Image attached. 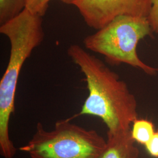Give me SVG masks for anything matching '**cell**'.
Segmentation results:
<instances>
[{"instance_id":"1","label":"cell","mask_w":158,"mask_h":158,"mask_svg":"<svg viewBox=\"0 0 158 158\" xmlns=\"http://www.w3.org/2000/svg\"><path fill=\"white\" fill-rule=\"evenodd\" d=\"M68 56L85 76L89 94L79 114L98 117L106 125L107 134L131 130L138 119L135 97L128 85L98 58L79 45L70 46Z\"/></svg>"},{"instance_id":"7","label":"cell","mask_w":158,"mask_h":158,"mask_svg":"<svg viewBox=\"0 0 158 158\" xmlns=\"http://www.w3.org/2000/svg\"><path fill=\"white\" fill-rule=\"evenodd\" d=\"M131 132L135 141L145 145L155 132V127L149 120L138 118L133 123Z\"/></svg>"},{"instance_id":"12","label":"cell","mask_w":158,"mask_h":158,"mask_svg":"<svg viewBox=\"0 0 158 158\" xmlns=\"http://www.w3.org/2000/svg\"><path fill=\"white\" fill-rule=\"evenodd\" d=\"M61 1H62L63 2L68 4H72L73 5L74 3L77 1V0H60Z\"/></svg>"},{"instance_id":"11","label":"cell","mask_w":158,"mask_h":158,"mask_svg":"<svg viewBox=\"0 0 158 158\" xmlns=\"http://www.w3.org/2000/svg\"><path fill=\"white\" fill-rule=\"evenodd\" d=\"M145 146L149 155L158 158V131H155L152 138Z\"/></svg>"},{"instance_id":"2","label":"cell","mask_w":158,"mask_h":158,"mask_svg":"<svg viewBox=\"0 0 158 158\" xmlns=\"http://www.w3.org/2000/svg\"><path fill=\"white\" fill-rule=\"evenodd\" d=\"M0 32L9 39L11 45L9 61L0 80V154L12 158L17 149L10 138L9 124L15 110L18 81L24 63L44 39L42 17L25 9L1 25Z\"/></svg>"},{"instance_id":"5","label":"cell","mask_w":158,"mask_h":158,"mask_svg":"<svg viewBox=\"0 0 158 158\" xmlns=\"http://www.w3.org/2000/svg\"><path fill=\"white\" fill-rule=\"evenodd\" d=\"M85 23L99 30L122 15L148 18L151 0H77L73 4Z\"/></svg>"},{"instance_id":"9","label":"cell","mask_w":158,"mask_h":158,"mask_svg":"<svg viewBox=\"0 0 158 158\" xmlns=\"http://www.w3.org/2000/svg\"><path fill=\"white\" fill-rule=\"evenodd\" d=\"M51 0H27L25 9L34 15L44 17Z\"/></svg>"},{"instance_id":"13","label":"cell","mask_w":158,"mask_h":158,"mask_svg":"<svg viewBox=\"0 0 158 158\" xmlns=\"http://www.w3.org/2000/svg\"><path fill=\"white\" fill-rule=\"evenodd\" d=\"M157 71H158V69H157Z\"/></svg>"},{"instance_id":"4","label":"cell","mask_w":158,"mask_h":158,"mask_svg":"<svg viewBox=\"0 0 158 158\" xmlns=\"http://www.w3.org/2000/svg\"><path fill=\"white\" fill-rule=\"evenodd\" d=\"M152 31L147 17L122 15L85 38V48L103 55L113 64L125 63L140 69L149 75L156 73L157 69L143 62L137 54L136 48L140 40Z\"/></svg>"},{"instance_id":"8","label":"cell","mask_w":158,"mask_h":158,"mask_svg":"<svg viewBox=\"0 0 158 158\" xmlns=\"http://www.w3.org/2000/svg\"><path fill=\"white\" fill-rule=\"evenodd\" d=\"M27 0H0V25L18 16L25 9Z\"/></svg>"},{"instance_id":"10","label":"cell","mask_w":158,"mask_h":158,"mask_svg":"<svg viewBox=\"0 0 158 158\" xmlns=\"http://www.w3.org/2000/svg\"><path fill=\"white\" fill-rule=\"evenodd\" d=\"M152 7L148 19L152 31L158 33V0H151Z\"/></svg>"},{"instance_id":"6","label":"cell","mask_w":158,"mask_h":158,"mask_svg":"<svg viewBox=\"0 0 158 158\" xmlns=\"http://www.w3.org/2000/svg\"><path fill=\"white\" fill-rule=\"evenodd\" d=\"M135 142L131 130L107 134L106 147L98 158H138L139 151Z\"/></svg>"},{"instance_id":"3","label":"cell","mask_w":158,"mask_h":158,"mask_svg":"<svg viewBox=\"0 0 158 158\" xmlns=\"http://www.w3.org/2000/svg\"><path fill=\"white\" fill-rule=\"evenodd\" d=\"M72 119L57 121L51 131L38 123L32 138L19 150L31 158H98L107 141L95 130L72 123Z\"/></svg>"}]
</instances>
